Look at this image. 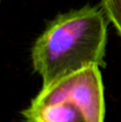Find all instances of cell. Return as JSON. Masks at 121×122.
<instances>
[{"label":"cell","instance_id":"cell-1","mask_svg":"<svg viewBox=\"0 0 121 122\" xmlns=\"http://www.w3.org/2000/svg\"><path fill=\"white\" fill-rule=\"evenodd\" d=\"M106 15L103 8L86 6L58 15L32 48L34 71L42 88L90 66L105 67Z\"/></svg>","mask_w":121,"mask_h":122},{"label":"cell","instance_id":"cell-2","mask_svg":"<svg viewBox=\"0 0 121 122\" xmlns=\"http://www.w3.org/2000/svg\"><path fill=\"white\" fill-rule=\"evenodd\" d=\"M62 101L76 106L87 122H104L105 105L100 66H90L42 88L31 103L50 104Z\"/></svg>","mask_w":121,"mask_h":122},{"label":"cell","instance_id":"cell-3","mask_svg":"<svg viewBox=\"0 0 121 122\" xmlns=\"http://www.w3.org/2000/svg\"><path fill=\"white\" fill-rule=\"evenodd\" d=\"M20 122H87L83 113L69 102L33 104L22 112Z\"/></svg>","mask_w":121,"mask_h":122},{"label":"cell","instance_id":"cell-4","mask_svg":"<svg viewBox=\"0 0 121 122\" xmlns=\"http://www.w3.org/2000/svg\"><path fill=\"white\" fill-rule=\"evenodd\" d=\"M102 8L121 37V0H102Z\"/></svg>","mask_w":121,"mask_h":122}]
</instances>
